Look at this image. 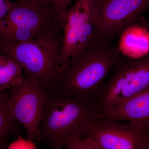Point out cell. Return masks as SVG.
<instances>
[{"label": "cell", "instance_id": "cell-1", "mask_svg": "<svg viewBox=\"0 0 149 149\" xmlns=\"http://www.w3.org/2000/svg\"><path fill=\"white\" fill-rule=\"evenodd\" d=\"M122 54L111 42L91 41L60 71L54 91L85 101L98 102L104 80Z\"/></svg>", "mask_w": 149, "mask_h": 149}, {"label": "cell", "instance_id": "cell-2", "mask_svg": "<svg viewBox=\"0 0 149 149\" xmlns=\"http://www.w3.org/2000/svg\"><path fill=\"white\" fill-rule=\"evenodd\" d=\"M100 111L98 102L85 101L57 91L48 92L40 125V141L52 148L62 149L82 125L97 119Z\"/></svg>", "mask_w": 149, "mask_h": 149}, {"label": "cell", "instance_id": "cell-3", "mask_svg": "<svg viewBox=\"0 0 149 149\" xmlns=\"http://www.w3.org/2000/svg\"><path fill=\"white\" fill-rule=\"evenodd\" d=\"M63 45V32L60 25L31 41L0 45V53L13 59L24 74L49 92L54 91L57 83Z\"/></svg>", "mask_w": 149, "mask_h": 149}, {"label": "cell", "instance_id": "cell-4", "mask_svg": "<svg viewBox=\"0 0 149 149\" xmlns=\"http://www.w3.org/2000/svg\"><path fill=\"white\" fill-rule=\"evenodd\" d=\"M8 5L7 13L0 19V45L31 41L61 25L50 4L9 0Z\"/></svg>", "mask_w": 149, "mask_h": 149}, {"label": "cell", "instance_id": "cell-5", "mask_svg": "<svg viewBox=\"0 0 149 149\" xmlns=\"http://www.w3.org/2000/svg\"><path fill=\"white\" fill-rule=\"evenodd\" d=\"M113 70L98 100L101 111L149 89V53L136 58L123 56Z\"/></svg>", "mask_w": 149, "mask_h": 149}, {"label": "cell", "instance_id": "cell-6", "mask_svg": "<svg viewBox=\"0 0 149 149\" xmlns=\"http://www.w3.org/2000/svg\"><path fill=\"white\" fill-rule=\"evenodd\" d=\"M149 11V0H95L92 41L111 42Z\"/></svg>", "mask_w": 149, "mask_h": 149}, {"label": "cell", "instance_id": "cell-7", "mask_svg": "<svg viewBox=\"0 0 149 149\" xmlns=\"http://www.w3.org/2000/svg\"><path fill=\"white\" fill-rule=\"evenodd\" d=\"M76 132L94 141L100 149H149V129L136 123L95 119Z\"/></svg>", "mask_w": 149, "mask_h": 149}, {"label": "cell", "instance_id": "cell-8", "mask_svg": "<svg viewBox=\"0 0 149 149\" xmlns=\"http://www.w3.org/2000/svg\"><path fill=\"white\" fill-rule=\"evenodd\" d=\"M11 88L8 102L10 111L25 128L27 139L40 141V125L48 92L25 74L21 84Z\"/></svg>", "mask_w": 149, "mask_h": 149}, {"label": "cell", "instance_id": "cell-9", "mask_svg": "<svg viewBox=\"0 0 149 149\" xmlns=\"http://www.w3.org/2000/svg\"><path fill=\"white\" fill-rule=\"evenodd\" d=\"M97 119L138 123L149 129V89L100 112Z\"/></svg>", "mask_w": 149, "mask_h": 149}, {"label": "cell", "instance_id": "cell-10", "mask_svg": "<svg viewBox=\"0 0 149 149\" xmlns=\"http://www.w3.org/2000/svg\"><path fill=\"white\" fill-rule=\"evenodd\" d=\"M118 47L122 53L131 58H139L149 53V29L143 19L125 29L120 35Z\"/></svg>", "mask_w": 149, "mask_h": 149}, {"label": "cell", "instance_id": "cell-11", "mask_svg": "<svg viewBox=\"0 0 149 149\" xmlns=\"http://www.w3.org/2000/svg\"><path fill=\"white\" fill-rule=\"evenodd\" d=\"M9 95L6 90L0 91V149L7 148V141L11 134L20 136L18 121L8 108Z\"/></svg>", "mask_w": 149, "mask_h": 149}, {"label": "cell", "instance_id": "cell-12", "mask_svg": "<svg viewBox=\"0 0 149 149\" xmlns=\"http://www.w3.org/2000/svg\"><path fill=\"white\" fill-rule=\"evenodd\" d=\"M24 78L22 70L13 59L0 54V91L21 84Z\"/></svg>", "mask_w": 149, "mask_h": 149}, {"label": "cell", "instance_id": "cell-13", "mask_svg": "<svg viewBox=\"0 0 149 149\" xmlns=\"http://www.w3.org/2000/svg\"><path fill=\"white\" fill-rule=\"evenodd\" d=\"M65 148L67 149H100L94 141L81 138L76 132L68 139Z\"/></svg>", "mask_w": 149, "mask_h": 149}, {"label": "cell", "instance_id": "cell-14", "mask_svg": "<svg viewBox=\"0 0 149 149\" xmlns=\"http://www.w3.org/2000/svg\"><path fill=\"white\" fill-rule=\"evenodd\" d=\"M34 143V142L29 141L28 139L25 140L22 139L21 136H18L17 139L11 143L7 149L37 148Z\"/></svg>", "mask_w": 149, "mask_h": 149}, {"label": "cell", "instance_id": "cell-15", "mask_svg": "<svg viewBox=\"0 0 149 149\" xmlns=\"http://www.w3.org/2000/svg\"><path fill=\"white\" fill-rule=\"evenodd\" d=\"M74 0H52V8L59 16L60 14L67 10L72 1Z\"/></svg>", "mask_w": 149, "mask_h": 149}, {"label": "cell", "instance_id": "cell-16", "mask_svg": "<svg viewBox=\"0 0 149 149\" xmlns=\"http://www.w3.org/2000/svg\"><path fill=\"white\" fill-rule=\"evenodd\" d=\"M9 0H0V19L6 16L8 12Z\"/></svg>", "mask_w": 149, "mask_h": 149}, {"label": "cell", "instance_id": "cell-17", "mask_svg": "<svg viewBox=\"0 0 149 149\" xmlns=\"http://www.w3.org/2000/svg\"><path fill=\"white\" fill-rule=\"evenodd\" d=\"M38 1L50 4H52V0H35Z\"/></svg>", "mask_w": 149, "mask_h": 149}]
</instances>
